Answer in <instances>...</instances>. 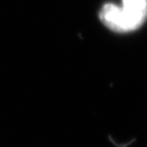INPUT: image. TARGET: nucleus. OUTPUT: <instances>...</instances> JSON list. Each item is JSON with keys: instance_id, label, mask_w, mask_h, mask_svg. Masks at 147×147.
I'll use <instances>...</instances> for the list:
<instances>
[{"instance_id": "f257e3e1", "label": "nucleus", "mask_w": 147, "mask_h": 147, "mask_svg": "<svg viewBox=\"0 0 147 147\" xmlns=\"http://www.w3.org/2000/svg\"><path fill=\"white\" fill-rule=\"evenodd\" d=\"M102 23L119 33L137 30L147 17V0H122V6L105 4L99 13Z\"/></svg>"}]
</instances>
